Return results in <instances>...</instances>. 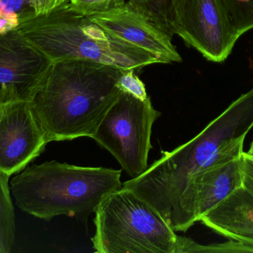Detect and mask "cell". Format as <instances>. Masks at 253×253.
Returning <instances> with one entry per match:
<instances>
[{"mask_svg":"<svg viewBox=\"0 0 253 253\" xmlns=\"http://www.w3.org/2000/svg\"><path fill=\"white\" fill-rule=\"evenodd\" d=\"M253 127V87L194 138L172 151L162 152L159 160L123 187L148 202L172 228L181 196L192 178L212 165L240 157Z\"/></svg>","mask_w":253,"mask_h":253,"instance_id":"obj_1","label":"cell"},{"mask_svg":"<svg viewBox=\"0 0 253 253\" xmlns=\"http://www.w3.org/2000/svg\"><path fill=\"white\" fill-rule=\"evenodd\" d=\"M123 70L80 59L53 62L30 101L47 144L93 138L121 95Z\"/></svg>","mask_w":253,"mask_h":253,"instance_id":"obj_2","label":"cell"},{"mask_svg":"<svg viewBox=\"0 0 253 253\" xmlns=\"http://www.w3.org/2000/svg\"><path fill=\"white\" fill-rule=\"evenodd\" d=\"M121 175L114 169L51 160L25 168L12 178L10 188L18 207L40 219L86 218L107 195L123 187Z\"/></svg>","mask_w":253,"mask_h":253,"instance_id":"obj_3","label":"cell"},{"mask_svg":"<svg viewBox=\"0 0 253 253\" xmlns=\"http://www.w3.org/2000/svg\"><path fill=\"white\" fill-rule=\"evenodd\" d=\"M19 19L16 30L52 62L80 59L134 70L160 63L151 53L108 34L67 4L44 14L28 12Z\"/></svg>","mask_w":253,"mask_h":253,"instance_id":"obj_4","label":"cell"},{"mask_svg":"<svg viewBox=\"0 0 253 253\" xmlns=\"http://www.w3.org/2000/svg\"><path fill=\"white\" fill-rule=\"evenodd\" d=\"M98 253H175L177 236L162 215L133 191L107 195L95 211Z\"/></svg>","mask_w":253,"mask_h":253,"instance_id":"obj_5","label":"cell"},{"mask_svg":"<svg viewBox=\"0 0 253 253\" xmlns=\"http://www.w3.org/2000/svg\"><path fill=\"white\" fill-rule=\"evenodd\" d=\"M160 115L150 97L141 100L122 92L92 138L111 153L132 179L148 168L152 128Z\"/></svg>","mask_w":253,"mask_h":253,"instance_id":"obj_6","label":"cell"},{"mask_svg":"<svg viewBox=\"0 0 253 253\" xmlns=\"http://www.w3.org/2000/svg\"><path fill=\"white\" fill-rule=\"evenodd\" d=\"M171 11L173 34L211 62L225 61L240 37L220 0H172Z\"/></svg>","mask_w":253,"mask_h":253,"instance_id":"obj_7","label":"cell"},{"mask_svg":"<svg viewBox=\"0 0 253 253\" xmlns=\"http://www.w3.org/2000/svg\"><path fill=\"white\" fill-rule=\"evenodd\" d=\"M52 64L16 28L0 34V105L31 101Z\"/></svg>","mask_w":253,"mask_h":253,"instance_id":"obj_8","label":"cell"},{"mask_svg":"<svg viewBox=\"0 0 253 253\" xmlns=\"http://www.w3.org/2000/svg\"><path fill=\"white\" fill-rule=\"evenodd\" d=\"M242 155L212 165L192 178L180 200L172 225L174 231H187L242 187Z\"/></svg>","mask_w":253,"mask_h":253,"instance_id":"obj_9","label":"cell"},{"mask_svg":"<svg viewBox=\"0 0 253 253\" xmlns=\"http://www.w3.org/2000/svg\"><path fill=\"white\" fill-rule=\"evenodd\" d=\"M47 142L30 101L0 105V171L19 173L40 155Z\"/></svg>","mask_w":253,"mask_h":253,"instance_id":"obj_10","label":"cell"},{"mask_svg":"<svg viewBox=\"0 0 253 253\" xmlns=\"http://www.w3.org/2000/svg\"><path fill=\"white\" fill-rule=\"evenodd\" d=\"M87 17L108 34L151 53L160 63L182 61L172 45V37L126 3L109 11Z\"/></svg>","mask_w":253,"mask_h":253,"instance_id":"obj_11","label":"cell"},{"mask_svg":"<svg viewBox=\"0 0 253 253\" xmlns=\"http://www.w3.org/2000/svg\"><path fill=\"white\" fill-rule=\"evenodd\" d=\"M199 221L230 240L253 245V192L240 187Z\"/></svg>","mask_w":253,"mask_h":253,"instance_id":"obj_12","label":"cell"},{"mask_svg":"<svg viewBox=\"0 0 253 253\" xmlns=\"http://www.w3.org/2000/svg\"><path fill=\"white\" fill-rule=\"evenodd\" d=\"M9 178L8 175L0 171V253L11 251L16 235L14 208Z\"/></svg>","mask_w":253,"mask_h":253,"instance_id":"obj_13","label":"cell"},{"mask_svg":"<svg viewBox=\"0 0 253 253\" xmlns=\"http://www.w3.org/2000/svg\"><path fill=\"white\" fill-rule=\"evenodd\" d=\"M126 4L172 37V0H129Z\"/></svg>","mask_w":253,"mask_h":253,"instance_id":"obj_14","label":"cell"},{"mask_svg":"<svg viewBox=\"0 0 253 253\" xmlns=\"http://www.w3.org/2000/svg\"><path fill=\"white\" fill-rule=\"evenodd\" d=\"M239 37L253 29V0H220Z\"/></svg>","mask_w":253,"mask_h":253,"instance_id":"obj_15","label":"cell"},{"mask_svg":"<svg viewBox=\"0 0 253 253\" xmlns=\"http://www.w3.org/2000/svg\"><path fill=\"white\" fill-rule=\"evenodd\" d=\"M126 4L125 0H70L68 8L83 16L105 13Z\"/></svg>","mask_w":253,"mask_h":253,"instance_id":"obj_16","label":"cell"},{"mask_svg":"<svg viewBox=\"0 0 253 253\" xmlns=\"http://www.w3.org/2000/svg\"><path fill=\"white\" fill-rule=\"evenodd\" d=\"M118 87L121 92H128L141 100L148 98L145 85L135 74L134 69H124L118 80Z\"/></svg>","mask_w":253,"mask_h":253,"instance_id":"obj_17","label":"cell"},{"mask_svg":"<svg viewBox=\"0 0 253 253\" xmlns=\"http://www.w3.org/2000/svg\"><path fill=\"white\" fill-rule=\"evenodd\" d=\"M31 4L32 0H0V13L19 18L24 13L34 12Z\"/></svg>","mask_w":253,"mask_h":253,"instance_id":"obj_18","label":"cell"},{"mask_svg":"<svg viewBox=\"0 0 253 253\" xmlns=\"http://www.w3.org/2000/svg\"><path fill=\"white\" fill-rule=\"evenodd\" d=\"M70 0H32L33 11L35 14H44L66 5Z\"/></svg>","mask_w":253,"mask_h":253,"instance_id":"obj_19","label":"cell"},{"mask_svg":"<svg viewBox=\"0 0 253 253\" xmlns=\"http://www.w3.org/2000/svg\"><path fill=\"white\" fill-rule=\"evenodd\" d=\"M242 187L253 193V155L242 153Z\"/></svg>","mask_w":253,"mask_h":253,"instance_id":"obj_20","label":"cell"},{"mask_svg":"<svg viewBox=\"0 0 253 253\" xmlns=\"http://www.w3.org/2000/svg\"><path fill=\"white\" fill-rule=\"evenodd\" d=\"M248 154H251V155H253V141L252 144L251 146V149H250L249 151L248 152Z\"/></svg>","mask_w":253,"mask_h":253,"instance_id":"obj_21","label":"cell"}]
</instances>
